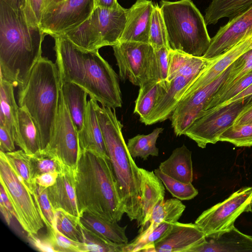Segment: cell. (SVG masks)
I'll return each instance as SVG.
<instances>
[{
  "mask_svg": "<svg viewBox=\"0 0 252 252\" xmlns=\"http://www.w3.org/2000/svg\"><path fill=\"white\" fill-rule=\"evenodd\" d=\"M252 84V71L245 74L234 83L221 94L211 98L204 110L221 104L238 95Z\"/></svg>",
  "mask_w": 252,
  "mask_h": 252,
  "instance_id": "obj_43",
  "label": "cell"
},
{
  "mask_svg": "<svg viewBox=\"0 0 252 252\" xmlns=\"http://www.w3.org/2000/svg\"><path fill=\"white\" fill-rule=\"evenodd\" d=\"M141 176V214L136 220L137 227H143L148 222L154 208L164 201L165 188L154 171L139 168Z\"/></svg>",
  "mask_w": 252,
  "mask_h": 252,
  "instance_id": "obj_23",
  "label": "cell"
},
{
  "mask_svg": "<svg viewBox=\"0 0 252 252\" xmlns=\"http://www.w3.org/2000/svg\"><path fill=\"white\" fill-rule=\"evenodd\" d=\"M231 65L213 81L180 100L170 118L176 136L184 135L204 110L208 101L227 78Z\"/></svg>",
  "mask_w": 252,
  "mask_h": 252,
  "instance_id": "obj_14",
  "label": "cell"
},
{
  "mask_svg": "<svg viewBox=\"0 0 252 252\" xmlns=\"http://www.w3.org/2000/svg\"><path fill=\"white\" fill-rule=\"evenodd\" d=\"M251 95H252V84L249 87H248L247 88H246L245 90L243 91L242 92H241L240 94H239L238 95H236L232 98L230 99V100L227 101L226 102H225L221 104L217 105L216 106H219L227 104L231 102H233V101H236L237 100L240 99L242 98L248 97Z\"/></svg>",
  "mask_w": 252,
  "mask_h": 252,
  "instance_id": "obj_52",
  "label": "cell"
},
{
  "mask_svg": "<svg viewBox=\"0 0 252 252\" xmlns=\"http://www.w3.org/2000/svg\"><path fill=\"white\" fill-rule=\"evenodd\" d=\"M80 227L87 252H123L124 245L114 243L93 232L84 227L80 221Z\"/></svg>",
  "mask_w": 252,
  "mask_h": 252,
  "instance_id": "obj_39",
  "label": "cell"
},
{
  "mask_svg": "<svg viewBox=\"0 0 252 252\" xmlns=\"http://www.w3.org/2000/svg\"><path fill=\"white\" fill-rule=\"evenodd\" d=\"M138 96L135 101L134 113L142 123L150 115L155 106L165 90L157 81H151L139 87Z\"/></svg>",
  "mask_w": 252,
  "mask_h": 252,
  "instance_id": "obj_32",
  "label": "cell"
},
{
  "mask_svg": "<svg viewBox=\"0 0 252 252\" xmlns=\"http://www.w3.org/2000/svg\"><path fill=\"white\" fill-rule=\"evenodd\" d=\"M196 77L178 75L172 79L149 116L142 123L145 125H151L170 118L186 89Z\"/></svg>",
  "mask_w": 252,
  "mask_h": 252,
  "instance_id": "obj_21",
  "label": "cell"
},
{
  "mask_svg": "<svg viewBox=\"0 0 252 252\" xmlns=\"http://www.w3.org/2000/svg\"><path fill=\"white\" fill-rule=\"evenodd\" d=\"M82 225L93 232L114 243L125 245L128 243L126 231L127 225L121 226L92 213L84 212L80 217Z\"/></svg>",
  "mask_w": 252,
  "mask_h": 252,
  "instance_id": "obj_27",
  "label": "cell"
},
{
  "mask_svg": "<svg viewBox=\"0 0 252 252\" xmlns=\"http://www.w3.org/2000/svg\"><path fill=\"white\" fill-rule=\"evenodd\" d=\"M59 174L58 172H51L41 174L34 179V182L36 185L47 189L55 183Z\"/></svg>",
  "mask_w": 252,
  "mask_h": 252,
  "instance_id": "obj_49",
  "label": "cell"
},
{
  "mask_svg": "<svg viewBox=\"0 0 252 252\" xmlns=\"http://www.w3.org/2000/svg\"><path fill=\"white\" fill-rule=\"evenodd\" d=\"M149 43L154 50L166 47L170 49L165 23L161 14L160 6L154 4L151 16Z\"/></svg>",
  "mask_w": 252,
  "mask_h": 252,
  "instance_id": "obj_35",
  "label": "cell"
},
{
  "mask_svg": "<svg viewBox=\"0 0 252 252\" xmlns=\"http://www.w3.org/2000/svg\"><path fill=\"white\" fill-rule=\"evenodd\" d=\"M212 60L170 49L167 80L168 85L169 86L171 80L178 75L197 77Z\"/></svg>",
  "mask_w": 252,
  "mask_h": 252,
  "instance_id": "obj_26",
  "label": "cell"
},
{
  "mask_svg": "<svg viewBox=\"0 0 252 252\" xmlns=\"http://www.w3.org/2000/svg\"><path fill=\"white\" fill-rule=\"evenodd\" d=\"M29 243L36 250L44 252H55L45 235L41 237L38 234H28Z\"/></svg>",
  "mask_w": 252,
  "mask_h": 252,
  "instance_id": "obj_47",
  "label": "cell"
},
{
  "mask_svg": "<svg viewBox=\"0 0 252 252\" xmlns=\"http://www.w3.org/2000/svg\"><path fill=\"white\" fill-rule=\"evenodd\" d=\"M74 180L80 216L87 212L112 222L121 220L125 212L110 159L80 152Z\"/></svg>",
  "mask_w": 252,
  "mask_h": 252,
  "instance_id": "obj_3",
  "label": "cell"
},
{
  "mask_svg": "<svg viewBox=\"0 0 252 252\" xmlns=\"http://www.w3.org/2000/svg\"><path fill=\"white\" fill-rule=\"evenodd\" d=\"M0 210L4 219L8 225H10L14 216L6 208L4 205L0 201Z\"/></svg>",
  "mask_w": 252,
  "mask_h": 252,
  "instance_id": "obj_55",
  "label": "cell"
},
{
  "mask_svg": "<svg viewBox=\"0 0 252 252\" xmlns=\"http://www.w3.org/2000/svg\"><path fill=\"white\" fill-rule=\"evenodd\" d=\"M13 8L24 10L26 5V0H2Z\"/></svg>",
  "mask_w": 252,
  "mask_h": 252,
  "instance_id": "obj_54",
  "label": "cell"
},
{
  "mask_svg": "<svg viewBox=\"0 0 252 252\" xmlns=\"http://www.w3.org/2000/svg\"><path fill=\"white\" fill-rule=\"evenodd\" d=\"M60 79L56 63L41 57L25 85L18 88L19 107H25L37 130L41 150L48 145L58 111Z\"/></svg>",
  "mask_w": 252,
  "mask_h": 252,
  "instance_id": "obj_5",
  "label": "cell"
},
{
  "mask_svg": "<svg viewBox=\"0 0 252 252\" xmlns=\"http://www.w3.org/2000/svg\"><path fill=\"white\" fill-rule=\"evenodd\" d=\"M62 0H46L45 6L48 4L53 3V2H59V1H60Z\"/></svg>",
  "mask_w": 252,
  "mask_h": 252,
  "instance_id": "obj_56",
  "label": "cell"
},
{
  "mask_svg": "<svg viewBox=\"0 0 252 252\" xmlns=\"http://www.w3.org/2000/svg\"><path fill=\"white\" fill-rule=\"evenodd\" d=\"M33 196L41 218L47 229L55 228V214L48 198L47 189L36 184L34 186Z\"/></svg>",
  "mask_w": 252,
  "mask_h": 252,
  "instance_id": "obj_44",
  "label": "cell"
},
{
  "mask_svg": "<svg viewBox=\"0 0 252 252\" xmlns=\"http://www.w3.org/2000/svg\"><path fill=\"white\" fill-rule=\"evenodd\" d=\"M165 174L184 183H192L193 168L191 152L185 145L175 149L170 157L159 165Z\"/></svg>",
  "mask_w": 252,
  "mask_h": 252,
  "instance_id": "obj_24",
  "label": "cell"
},
{
  "mask_svg": "<svg viewBox=\"0 0 252 252\" xmlns=\"http://www.w3.org/2000/svg\"><path fill=\"white\" fill-rule=\"evenodd\" d=\"M41 151L56 157L63 165L75 170L79 154L78 131L61 90L53 131L48 145Z\"/></svg>",
  "mask_w": 252,
  "mask_h": 252,
  "instance_id": "obj_13",
  "label": "cell"
},
{
  "mask_svg": "<svg viewBox=\"0 0 252 252\" xmlns=\"http://www.w3.org/2000/svg\"><path fill=\"white\" fill-rule=\"evenodd\" d=\"M61 90L78 132L81 129L88 104L87 92L75 83L60 81Z\"/></svg>",
  "mask_w": 252,
  "mask_h": 252,
  "instance_id": "obj_28",
  "label": "cell"
},
{
  "mask_svg": "<svg viewBox=\"0 0 252 252\" xmlns=\"http://www.w3.org/2000/svg\"><path fill=\"white\" fill-rule=\"evenodd\" d=\"M251 48L252 36L246 39L219 57L212 59L211 62L187 87L182 98L213 81L238 57Z\"/></svg>",
  "mask_w": 252,
  "mask_h": 252,
  "instance_id": "obj_17",
  "label": "cell"
},
{
  "mask_svg": "<svg viewBox=\"0 0 252 252\" xmlns=\"http://www.w3.org/2000/svg\"><path fill=\"white\" fill-rule=\"evenodd\" d=\"M120 78L137 86L157 81L155 50L148 43L119 42L112 46Z\"/></svg>",
  "mask_w": 252,
  "mask_h": 252,
  "instance_id": "obj_9",
  "label": "cell"
},
{
  "mask_svg": "<svg viewBox=\"0 0 252 252\" xmlns=\"http://www.w3.org/2000/svg\"><path fill=\"white\" fill-rule=\"evenodd\" d=\"M96 101L91 97L88 101L83 125L78 132L79 153L89 151L110 159L96 113Z\"/></svg>",
  "mask_w": 252,
  "mask_h": 252,
  "instance_id": "obj_19",
  "label": "cell"
},
{
  "mask_svg": "<svg viewBox=\"0 0 252 252\" xmlns=\"http://www.w3.org/2000/svg\"><path fill=\"white\" fill-rule=\"evenodd\" d=\"M219 140L231 143L236 147L252 146V123L232 125L220 135Z\"/></svg>",
  "mask_w": 252,
  "mask_h": 252,
  "instance_id": "obj_41",
  "label": "cell"
},
{
  "mask_svg": "<svg viewBox=\"0 0 252 252\" xmlns=\"http://www.w3.org/2000/svg\"><path fill=\"white\" fill-rule=\"evenodd\" d=\"M252 98V95L202 111L184 135L201 148H205L208 144L216 143L220 135L233 125Z\"/></svg>",
  "mask_w": 252,
  "mask_h": 252,
  "instance_id": "obj_10",
  "label": "cell"
},
{
  "mask_svg": "<svg viewBox=\"0 0 252 252\" xmlns=\"http://www.w3.org/2000/svg\"><path fill=\"white\" fill-rule=\"evenodd\" d=\"M14 141L17 146L28 155H33L41 150L36 127L30 114L23 107L18 108Z\"/></svg>",
  "mask_w": 252,
  "mask_h": 252,
  "instance_id": "obj_25",
  "label": "cell"
},
{
  "mask_svg": "<svg viewBox=\"0 0 252 252\" xmlns=\"http://www.w3.org/2000/svg\"><path fill=\"white\" fill-rule=\"evenodd\" d=\"M3 153L7 162L26 188L33 194L35 183L32 174L30 155L22 149Z\"/></svg>",
  "mask_w": 252,
  "mask_h": 252,
  "instance_id": "obj_34",
  "label": "cell"
},
{
  "mask_svg": "<svg viewBox=\"0 0 252 252\" xmlns=\"http://www.w3.org/2000/svg\"><path fill=\"white\" fill-rule=\"evenodd\" d=\"M96 0H63L46 5L39 26L52 37L62 35L78 27L91 15Z\"/></svg>",
  "mask_w": 252,
  "mask_h": 252,
  "instance_id": "obj_12",
  "label": "cell"
},
{
  "mask_svg": "<svg viewBox=\"0 0 252 252\" xmlns=\"http://www.w3.org/2000/svg\"><path fill=\"white\" fill-rule=\"evenodd\" d=\"M0 126H4L14 139L19 106L15 99L13 86L1 78L0 80Z\"/></svg>",
  "mask_w": 252,
  "mask_h": 252,
  "instance_id": "obj_29",
  "label": "cell"
},
{
  "mask_svg": "<svg viewBox=\"0 0 252 252\" xmlns=\"http://www.w3.org/2000/svg\"><path fill=\"white\" fill-rule=\"evenodd\" d=\"M0 183L16 214V220L27 234L37 235L44 227L33 194L28 190L0 151Z\"/></svg>",
  "mask_w": 252,
  "mask_h": 252,
  "instance_id": "obj_8",
  "label": "cell"
},
{
  "mask_svg": "<svg viewBox=\"0 0 252 252\" xmlns=\"http://www.w3.org/2000/svg\"><path fill=\"white\" fill-rule=\"evenodd\" d=\"M170 51V49L166 47L155 50L158 82L165 90L169 86L167 80L168 73Z\"/></svg>",
  "mask_w": 252,
  "mask_h": 252,
  "instance_id": "obj_45",
  "label": "cell"
},
{
  "mask_svg": "<svg viewBox=\"0 0 252 252\" xmlns=\"http://www.w3.org/2000/svg\"><path fill=\"white\" fill-rule=\"evenodd\" d=\"M252 36V7L221 27L211 38L210 46L202 57L215 59L240 42Z\"/></svg>",
  "mask_w": 252,
  "mask_h": 252,
  "instance_id": "obj_15",
  "label": "cell"
},
{
  "mask_svg": "<svg viewBox=\"0 0 252 252\" xmlns=\"http://www.w3.org/2000/svg\"><path fill=\"white\" fill-rule=\"evenodd\" d=\"M120 5L117 0H96V6H99L107 9H115Z\"/></svg>",
  "mask_w": 252,
  "mask_h": 252,
  "instance_id": "obj_53",
  "label": "cell"
},
{
  "mask_svg": "<svg viewBox=\"0 0 252 252\" xmlns=\"http://www.w3.org/2000/svg\"><path fill=\"white\" fill-rule=\"evenodd\" d=\"M45 35L39 26L28 21L23 10L0 0V78L14 87H23L42 57Z\"/></svg>",
  "mask_w": 252,
  "mask_h": 252,
  "instance_id": "obj_2",
  "label": "cell"
},
{
  "mask_svg": "<svg viewBox=\"0 0 252 252\" xmlns=\"http://www.w3.org/2000/svg\"><path fill=\"white\" fill-rule=\"evenodd\" d=\"M160 8L172 50L202 57L211 41L204 18L191 0H162Z\"/></svg>",
  "mask_w": 252,
  "mask_h": 252,
  "instance_id": "obj_6",
  "label": "cell"
},
{
  "mask_svg": "<svg viewBox=\"0 0 252 252\" xmlns=\"http://www.w3.org/2000/svg\"><path fill=\"white\" fill-rule=\"evenodd\" d=\"M54 210L61 209L80 218L74 180V170L64 166L55 183L47 188Z\"/></svg>",
  "mask_w": 252,
  "mask_h": 252,
  "instance_id": "obj_20",
  "label": "cell"
},
{
  "mask_svg": "<svg viewBox=\"0 0 252 252\" xmlns=\"http://www.w3.org/2000/svg\"><path fill=\"white\" fill-rule=\"evenodd\" d=\"M252 123V106L244 108L235 120L233 125H243Z\"/></svg>",
  "mask_w": 252,
  "mask_h": 252,
  "instance_id": "obj_50",
  "label": "cell"
},
{
  "mask_svg": "<svg viewBox=\"0 0 252 252\" xmlns=\"http://www.w3.org/2000/svg\"><path fill=\"white\" fill-rule=\"evenodd\" d=\"M55 214L56 229L66 237L83 243L80 218L61 209L55 210Z\"/></svg>",
  "mask_w": 252,
  "mask_h": 252,
  "instance_id": "obj_36",
  "label": "cell"
},
{
  "mask_svg": "<svg viewBox=\"0 0 252 252\" xmlns=\"http://www.w3.org/2000/svg\"><path fill=\"white\" fill-rule=\"evenodd\" d=\"M163 129L162 127H157L148 134H138L129 139L126 146L131 157H138L145 160L150 156H158L159 150L156 146L157 140Z\"/></svg>",
  "mask_w": 252,
  "mask_h": 252,
  "instance_id": "obj_33",
  "label": "cell"
},
{
  "mask_svg": "<svg viewBox=\"0 0 252 252\" xmlns=\"http://www.w3.org/2000/svg\"><path fill=\"white\" fill-rule=\"evenodd\" d=\"M46 1V0H26L25 8L23 11L30 23L39 26Z\"/></svg>",
  "mask_w": 252,
  "mask_h": 252,
  "instance_id": "obj_46",
  "label": "cell"
},
{
  "mask_svg": "<svg viewBox=\"0 0 252 252\" xmlns=\"http://www.w3.org/2000/svg\"><path fill=\"white\" fill-rule=\"evenodd\" d=\"M154 173L172 196L180 200H191L198 194V190L192 183H184L178 181L165 174L159 168L155 169Z\"/></svg>",
  "mask_w": 252,
  "mask_h": 252,
  "instance_id": "obj_37",
  "label": "cell"
},
{
  "mask_svg": "<svg viewBox=\"0 0 252 252\" xmlns=\"http://www.w3.org/2000/svg\"><path fill=\"white\" fill-rule=\"evenodd\" d=\"M54 38L60 81L76 84L101 105L113 109L121 107L118 75L98 50L83 49L63 35Z\"/></svg>",
  "mask_w": 252,
  "mask_h": 252,
  "instance_id": "obj_1",
  "label": "cell"
},
{
  "mask_svg": "<svg viewBox=\"0 0 252 252\" xmlns=\"http://www.w3.org/2000/svg\"><path fill=\"white\" fill-rule=\"evenodd\" d=\"M15 142L8 130L0 126V151L4 153L15 150Z\"/></svg>",
  "mask_w": 252,
  "mask_h": 252,
  "instance_id": "obj_48",
  "label": "cell"
},
{
  "mask_svg": "<svg viewBox=\"0 0 252 252\" xmlns=\"http://www.w3.org/2000/svg\"><path fill=\"white\" fill-rule=\"evenodd\" d=\"M95 109L125 213L131 221L137 220L141 206L139 167L129 153L115 109L97 101Z\"/></svg>",
  "mask_w": 252,
  "mask_h": 252,
  "instance_id": "obj_4",
  "label": "cell"
},
{
  "mask_svg": "<svg viewBox=\"0 0 252 252\" xmlns=\"http://www.w3.org/2000/svg\"><path fill=\"white\" fill-rule=\"evenodd\" d=\"M0 201L1 202L6 208L11 212L14 217L16 219V213L12 206L11 203L6 194L3 186L0 184Z\"/></svg>",
  "mask_w": 252,
  "mask_h": 252,
  "instance_id": "obj_51",
  "label": "cell"
},
{
  "mask_svg": "<svg viewBox=\"0 0 252 252\" xmlns=\"http://www.w3.org/2000/svg\"><path fill=\"white\" fill-rule=\"evenodd\" d=\"M30 156L33 180L36 176L45 173H60L63 169L64 165L56 157L41 150Z\"/></svg>",
  "mask_w": 252,
  "mask_h": 252,
  "instance_id": "obj_40",
  "label": "cell"
},
{
  "mask_svg": "<svg viewBox=\"0 0 252 252\" xmlns=\"http://www.w3.org/2000/svg\"><path fill=\"white\" fill-rule=\"evenodd\" d=\"M45 234L55 252H87L85 244L73 240L52 228Z\"/></svg>",
  "mask_w": 252,
  "mask_h": 252,
  "instance_id": "obj_42",
  "label": "cell"
},
{
  "mask_svg": "<svg viewBox=\"0 0 252 252\" xmlns=\"http://www.w3.org/2000/svg\"><path fill=\"white\" fill-rule=\"evenodd\" d=\"M252 71V48L243 53L231 64L227 78L213 96L221 94L234 83Z\"/></svg>",
  "mask_w": 252,
  "mask_h": 252,
  "instance_id": "obj_38",
  "label": "cell"
},
{
  "mask_svg": "<svg viewBox=\"0 0 252 252\" xmlns=\"http://www.w3.org/2000/svg\"><path fill=\"white\" fill-rule=\"evenodd\" d=\"M185 209V205L176 198L160 202L153 209L147 224L139 230L148 234L163 221L175 223L182 216Z\"/></svg>",
  "mask_w": 252,
  "mask_h": 252,
  "instance_id": "obj_31",
  "label": "cell"
},
{
  "mask_svg": "<svg viewBox=\"0 0 252 252\" xmlns=\"http://www.w3.org/2000/svg\"><path fill=\"white\" fill-rule=\"evenodd\" d=\"M206 238L204 244L191 252H252V236L241 232L234 226Z\"/></svg>",
  "mask_w": 252,
  "mask_h": 252,
  "instance_id": "obj_22",
  "label": "cell"
},
{
  "mask_svg": "<svg viewBox=\"0 0 252 252\" xmlns=\"http://www.w3.org/2000/svg\"><path fill=\"white\" fill-rule=\"evenodd\" d=\"M128 9L95 6L89 17L74 29L62 35L86 50H99L115 45L124 31Z\"/></svg>",
  "mask_w": 252,
  "mask_h": 252,
  "instance_id": "obj_7",
  "label": "cell"
},
{
  "mask_svg": "<svg viewBox=\"0 0 252 252\" xmlns=\"http://www.w3.org/2000/svg\"><path fill=\"white\" fill-rule=\"evenodd\" d=\"M154 4L151 0H137L127 10L126 21L119 42L149 43V33Z\"/></svg>",
  "mask_w": 252,
  "mask_h": 252,
  "instance_id": "obj_18",
  "label": "cell"
},
{
  "mask_svg": "<svg viewBox=\"0 0 252 252\" xmlns=\"http://www.w3.org/2000/svg\"><path fill=\"white\" fill-rule=\"evenodd\" d=\"M206 241V236L195 223L177 221L154 243L153 252H191Z\"/></svg>",
  "mask_w": 252,
  "mask_h": 252,
  "instance_id": "obj_16",
  "label": "cell"
},
{
  "mask_svg": "<svg viewBox=\"0 0 252 252\" xmlns=\"http://www.w3.org/2000/svg\"><path fill=\"white\" fill-rule=\"evenodd\" d=\"M252 7V0H212L205 11L206 25L216 24L219 20H231Z\"/></svg>",
  "mask_w": 252,
  "mask_h": 252,
  "instance_id": "obj_30",
  "label": "cell"
},
{
  "mask_svg": "<svg viewBox=\"0 0 252 252\" xmlns=\"http://www.w3.org/2000/svg\"><path fill=\"white\" fill-rule=\"evenodd\" d=\"M252 212V187L241 188L227 199L202 213L195 223L206 237L233 227L244 212Z\"/></svg>",
  "mask_w": 252,
  "mask_h": 252,
  "instance_id": "obj_11",
  "label": "cell"
}]
</instances>
